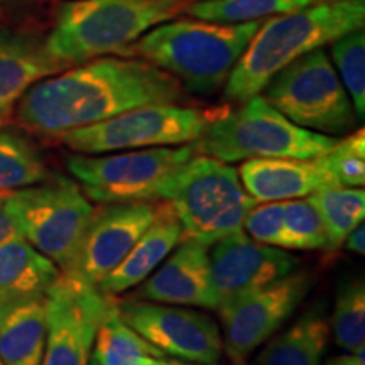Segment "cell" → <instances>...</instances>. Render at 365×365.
I'll list each match as a JSON object with an SVG mask.
<instances>
[{
	"label": "cell",
	"mask_w": 365,
	"mask_h": 365,
	"mask_svg": "<svg viewBox=\"0 0 365 365\" xmlns=\"http://www.w3.org/2000/svg\"><path fill=\"white\" fill-rule=\"evenodd\" d=\"M325 365H365V349L359 350L357 354L339 355L328 360Z\"/></svg>",
	"instance_id": "cell-34"
},
{
	"label": "cell",
	"mask_w": 365,
	"mask_h": 365,
	"mask_svg": "<svg viewBox=\"0 0 365 365\" xmlns=\"http://www.w3.org/2000/svg\"><path fill=\"white\" fill-rule=\"evenodd\" d=\"M314 159L339 186L362 188L365 185L364 129L355 130L345 139L335 140V144L330 149Z\"/></svg>",
	"instance_id": "cell-30"
},
{
	"label": "cell",
	"mask_w": 365,
	"mask_h": 365,
	"mask_svg": "<svg viewBox=\"0 0 365 365\" xmlns=\"http://www.w3.org/2000/svg\"><path fill=\"white\" fill-rule=\"evenodd\" d=\"M318 2H357V4H365V0H318Z\"/></svg>",
	"instance_id": "cell-36"
},
{
	"label": "cell",
	"mask_w": 365,
	"mask_h": 365,
	"mask_svg": "<svg viewBox=\"0 0 365 365\" xmlns=\"http://www.w3.org/2000/svg\"><path fill=\"white\" fill-rule=\"evenodd\" d=\"M145 357L166 355L127 325L113 301L98 325L91 359L98 365H140Z\"/></svg>",
	"instance_id": "cell-23"
},
{
	"label": "cell",
	"mask_w": 365,
	"mask_h": 365,
	"mask_svg": "<svg viewBox=\"0 0 365 365\" xmlns=\"http://www.w3.org/2000/svg\"><path fill=\"white\" fill-rule=\"evenodd\" d=\"M6 196L7 193H0V244L12 239V237L19 235L16 223H14L6 208Z\"/></svg>",
	"instance_id": "cell-32"
},
{
	"label": "cell",
	"mask_w": 365,
	"mask_h": 365,
	"mask_svg": "<svg viewBox=\"0 0 365 365\" xmlns=\"http://www.w3.org/2000/svg\"><path fill=\"white\" fill-rule=\"evenodd\" d=\"M158 213L153 202L112 203L95 210L68 274L90 286L113 271L143 237Z\"/></svg>",
	"instance_id": "cell-14"
},
{
	"label": "cell",
	"mask_w": 365,
	"mask_h": 365,
	"mask_svg": "<svg viewBox=\"0 0 365 365\" xmlns=\"http://www.w3.org/2000/svg\"><path fill=\"white\" fill-rule=\"evenodd\" d=\"M282 217H284V202L255 203L245 217L244 230L259 244L281 249Z\"/></svg>",
	"instance_id": "cell-31"
},
{
	"label": "cell",
	"mask_w": 365,
	"mask_h": 365,
	"mask_svg": "<svg viewBox=\"0 0 365 365\" xmlns=\"http://www.w3.org/2000/svg\"><path fill=\"white\" fill-rule=\"evenodd\" d=\"M185 97L175 76L144 59L97 58L34 83L16 105V118L33 134L61 137L132 108Z\"/></svg>",
	"instance_id": "cell-1"
},
{
	"label": "cell",
	"mask_w": 365,
	"mask_h": 365,
	"mask_svg": "<svg viewBox=\"0 0 365 365\" xmlns=\"http://www.w3.org/2000/svg\"><path fill=\"white\" fill-rule=\"evenodd\" d=\"M345 247L346 250H350V252L355 254V255H364L365 254V227H364V222L360 223L354 228L352 232H350L349 235H346L345 239Z\"/></svg>",
	"instance_id": "cell-33"
},
{
	"label": "cell",
	"mask_w": 365,
	"mask_h": 365,
	"mask_svg": "<svg viewBox=\"0 0 365 365\" xmlns=\"http://www.w3.org/2000/svg\"><path fill=\"white\" fill-rule=\"evenodd\" d=\"M185 239L176 213L170 203H158V213L143 237L125 255L124 261L98 282L97 289L105 296H117L132 289L148 279L163 261L170 255L180 242Z\"/></svg>",
	"instance_id": "cell-19"
},
{
	"label": "cell",
	"mask_w": 365,
	"mask_h": 365,
	"mask_svg": "<svg viewBox=\"0 0 365 365\" xmlns=\"http://www.w3.org/2000/svg\"><path fill=\"white\" fill-rule=\"evenodd\" d=\"M68 70L46 48V41L22 31H0V122L16 110L38 81Z\"/></svg>",
	"instance_id": "cell-18"
},
{
	"label": "cell",
	"mask_w": 365,
	"mask_h": 365,
	"mask_svg": "<svg viewBox=\"0 0 365 365\" xmlns=\"http://www.w3.org/2000/svg\"><path fill=\"white\" fill-rule=\"evenodd\" d=\"M281 249L322 250L327 249V232L322 217L308 198L284 202Z\"/></svg>",
	"instance_id": "cell-29"
},
{
	"label": "cell",
	"mask_w": 365,
	"mask_h": 365,
	"mask_svg": "<svg viewBox=\"0 0 365 365\" xmlns=\"http://www.w3.org/2000/svg\"><path fill=\"white\" fill-rule=\"evenodd\" d=\"M163 200L176 213L185 237L207 247L244 230L245 217L255 205L235 168L205 154L182 164L164 188Z\"/></svg>",
	"instance_id": "cell-5"
},
{
	"label": "cell",
	"mask_w": 365,
	"mask_h": 365,
	"mask_svg": "<svg viewBox=\"0 0 365 365\" xmlns=\"http://www.w3.org/2000/svg\"><path fill=\"white\" fill-rule=\"evenodd\" d=\"M185 6L182 0H73L59 9L46 48L68 68L120 54Z\"/></svg>",
	"instance_id": "cell-4"
},
{
	"label": "cell",
	"mask_w": 365,
	"mask_h": 365,
	"mask_svg": "<svg viewBox=\"0 0 365 365\" xmlns=\"http://www.w3.org/2000/svg\"><path fill=\"white\" fill-rule=\"evenodd\" d=\"M330 335L325 312L322 307H313L287 330L266 341L255 365H322Z\"/></svg>",
	"instance_id": "cell-22"
},
{
	"label": "cell",
	"mask_w": 365,
	"mask_h": 365,
	"mask_svg": "<svg viewBox=\"0 0 365 365\" xmlns=\"http://www.w3.org/2000/svg\"><path fill=\"white\" fill-rule=\"evenodd\" d=\"M51 176L33 144L0 130V193L39 185Z\"/></svg>",
	"instance_id": "cell-26"
},
{
	"label": "cell",
	"mask_w": 365,
	"mask_h": 365,
	"mask_svg": "<svg viewBox=\"0 0 365 365\" xmlns=\"http://www.w3.org/2000/svg\"><path fill=\"white\" fill-rule=\"evenodd\" d=\"M235 112L218 117L193 148L196 154L222 163H239L254 158L313 159L335 144V137L293 124L264 97L242 102Z\"/></svg>",
	"instance_id": "cell-6"
},
{
	"label": "cell",
	"mask_w": 365,
	"mask_h": 365,
	"mask_svg": "<svg viewBox=\"0 0 365 365\" xmlns=\"http://www.w3.org/2000/svg\"><path fill=\"white\" fill-rule=\"evenodd\" d=\"M365 4L319 2L262 22L225 83V98L245 102L294 59L364 29Z\"/></svg>",
	"instance_id": "cell-2"
},
{
	"label": "cell",
	"mask_w": 365,
	"mask_h": 365,
	"mask_svg": "<svg viewBox=\"0 0 365 365\" xmlns=\"http://www.w3.org/2000/svg\"><path fill=\"white\" fill-rule=\"evenodd\" d=\"M212 247L210 272L218 304L271 284L299 267L296 255L259 244L244 230L218 240Z\"/></svg>",
	"instance_id": "cell-15"
},
{
	"label": "cell",
	"mask_w": 365,
	"mask_h": 365,
	"mask_svg": "<svg viewBox=\"0 0 365 365\" xmlns=\"http://www.w3.org/2000/svg\"><path fill=\"white\" fill-rule=\"evenodd\" d=\"M140 365H171L170 362H166V360L163 359H156V357H145Z\"/></svg>",
	"instance_id": "cell-35"
},
{
	"label": "cell",
	"mask_w": 365,
	"mask_h": 365,
	"mask_svg": "<svg viewBox=\"0 0 365 365\" xmlns=\"http://www.w3.org/2000/svg\"><path fill=\"white\" fill-rule=\"evenodd\" d=\"M59 274L56 264L21 235L0 244V303L43 296Z\"/></svg>",
	"instance_id": "cell-21"
},
{
	"label": "cell",
	"mask_w": 365,
	"mask_h": 365,
	"mask_svg": "<svg viewBox=\"0 0 365 365\" xmlns=\"http://www.w3.org/2000/svg\"><path fill=\"white\" fill-rule=\"evenodd\" d=\"M46 335V294L0 303V359L4 365H41Z\"/></svg>",
	"instance_id": "cell-20"
},
{
	"label": "cell",
	"mask_w": 365,
	"mask_h": 365,
	"mask_svg": "<svg viewBox=\"0 0 365 365\" xmlns=\"http://www.w3.org/2000/svg\"><path fill=\"white\" fill-rule=\"evenodd\" d=\"M239 178L255 203L304 198L318 190L339 186L314 158L247 159L240 166Z\"/></svg>",
	"instance_id": "cell-17"
},
{
	"label": "cell",
	"mask_w": 365,
	"mask_h": 365,
	"mask_svg": "<svg viewBox=\"0 0 365 365\" xmlns=\"http://www.w3.org/2000/svg\"><path fill=\"white\" fill-rule=\"evenodd\" d=\"M262 21L163 22L125 48L120 56H139L180 81L182 88L212 95L227 83L237 61Z\"/></svg>",
	"instance_id": "cell-3"
},
{
	"label": "cell",
	"mask_w": 365,
	"mask_h": 365,
	"mask_svg": "<svg viewBox=\"0 0 365 365\" xmlns=\"http://www.w3.org/2000/svg\"><path fill=\"white\" fill-rule=\"evenodd\" d=\"M309 289V274L294 271L271 284L222 301L217 312L223 327V349L235 362H242L286 325Z\"/></svg>",
	"instance_id": "cell-11"
},
{
	"label": "cell",
	"mask_w": 365,
	"mask_h": 365,
	"mask_svg": "<svg viewBox=\"0 0 365 365\" xmlns=\"http://www.w3.org/2000/svg\"><path fill=\"white\" fill-rule=\"evenodd\" d=\"M6 208L22 239L59 271H70L95 213L78 182L51 175L39 185L7 193Z\"/></svg>",
	"instance_id": "cell-7"
},
{
	"label": "cell",
	"mask_w": 365,
	"mask_h": 365,
	"mask_svg": "<svg viewBox=\"0 0 365 365\" xmlns=\"http://www.w3.org/2000/svg\"><path fill=\"white\" fill-rule=\"evenodd\" d=\"M12 2H16V0H0V7H6V6H9V4H12Z\"/></svg>",
	"instance_id": "cell-38"
},
{
	"label": "cell",
	"mask_w": 365,
	"mask_h": 365,
	"mask_svg": "<svg viewBox=\"0 0 365 365\" xmlns=\"http://www.w3.org/2000/svg\"><path fill=\"white\" fill-rule=\"evenodd\" d=\"M264 90V98L303 129L333 137L357 127L352 100L323 48L282 68Z\"/></svg>",
	"instance_id": "cell-8"
},
{
	"label": "cell",
	"mask_w": 365,
	"mask_h": 365,
	"mask_svg": "<svg viewBox=\"0 0 365 365\" xmlns=\"http://www.w3.org/2000/svg\"><path fill=\"white\" fill-rule=\"evenodd\" d=\"M195 154L193 144L134 149L108 156L73 154L66 166L95 203L156 202L163 200L164 188L176 171Z\"/></svg>",
	"instance_id": "cell-10"
},
{
	"label": "cell",
	"mask_w": 365,
	"mask_h": 365,
	"mask_svg": "<svg viewBox=\"0 0 365 365\" xmlns=\"http://www.w3.org/2000/svg\"><path fill=\"white\" fill-rule=\"evenodd\" d=\"M48 335L41 365H88L95 335L113 296L61 272L46 293Z\"/></svg>",
	"instance_id": "cell-12"
},
{
	"label": "cell",
	"mask_w": 365,
	"mask_h": 365,
	"mask_svg": "<svg viewBox=\"0 0 365 365\" xmlns=\"http://www.w3.org/2000/svg\"><path fill=\"white\" fill-rule=\"evenodd\" d=\"M143 282L135 291V299L203 309L218 307L208 247L191 237H185L171 257Z\"/></svg>",
	"instance_id": "cell-16"
},
{
	"label": "cell",
	"mask_w": 365,
	"mask_h": 365,
	"mask_svg": "<svg viewBox=\"0 0 365 365\" xmlns=\"http://www.w3.org/2000/svg\"><path fill=\"white\" fill-rule=\"evenodd\" d=\"M317 0H195L185 6V12L196 19L210 22H240L262 21L274 14L294 12L313 6Z\"/></svg>",
	"instance_id": "cell-25"
},
{
	"label": "cell",
	"mask_w": 365,
	"mask_h": 365,
	"mask_svg": "<svg viewBox=\"0 0 365 365\" xmlns=\"http://www.w3.org/2000/svg\"><path fill=\"white\" fill-rule=\"evenodd\" d=\"M171 365H202V364H186V362H180V360H173V362H170Z\"/></svg>",
	"instance_id": "cell-37"
},
{
	"label": "cell",
	"mask_w": 365,
	"mask_h": 365,
	"mask_svg": "<svg viewBox=\"0 0 365 365\" xmlns=\"http://www.w3.org/2000/svg\"><path fill=\"white\" fill-rule=\"evenodd\" d=\"M117 308L127 325L164 355L202 365H217L222 357L220 327L207 313L143 299H124Z\"/></svg>",
	"instance_id": "cell-13"
},
{
	"label": "cell",
	"mask_w": 365,
	"mask_h": 365,
	"mask_svg": "<svg viewBox=\"0 0 365 365\" xmlns=\"http://www.w3.org/2000/svg\"><path fill=\"white\" fill-rule=\"evenodd\" d=\"M309 203L317 208L327 232L328 252L339 250L346 235L364 222L365 191L362 188L335 186L308 195Z\"/></svg>",
	"instance_id": "cell-24"
},
{
	"label": "cell",
	"mask_w": 365,
	"mask_h": 365,
	"mask_svg": "<svg viewBox=\"0 0 365 365\" xmlns=\"http://www.w3.org/2000/svg\"><path fill=\"white\" fill-rule=\"evenodd\" d=\"M225 110L158 103L137 107L98 124L80 127L59 139L78 154L118 153L149 148H175L198 140Z\"/></svg>",
	"instance_id": "cell-9"
},
{
	"label": "cell",
	"mask_w": 365,
	"mask_h": 365,
	"mask_svg": "<svg viewBox=\"0 0 365 365\" xmlns=\"http://www.w3.org/2000/svg\"><path fill=\"white\" fill-rule=\"evenodd\" d=\"M331 58L341 85L352 100L355 113H365V34L364 29L341 36L331 43Z\"/></svg>",
	"instance_id": "cell-28"
},
{
	"label": "cell",
	"mask_w": 365,
	"mask_h": 365,
	"mask_svg": "<svg viewBox=\"0 0 365 365\" xmlns=\"http://www.w3.org/2000/svg\"><path fill=\"white\" fill-rule=\"evenodd\" d=\"M182 2H186V4H190V2H195V0H182Z\"/></svg>",
	"instance_id": "cell-40"
},
{
	"label": "cell",
	"mask_w": 365,
	"mask_h": 365,
	"mask_svg": "<svg viewBox=\"0 0 365 365\" xmlns=\"http://www.w3.org/2000/svg\"><path fill=\"white\" fill-rule=\"evenodd\" d=\"M88 365H98L97 362H95V360L93 359H90V364Z\"/></svg>",
	"instance_id": "cell-39"
},
{
	"label": "cell",
	"mask_w": 365,
	"mask_h": 365,
	"mask_svg": "<svg viewBox=\"0 0 365 365\" xmlns=\"http://www.w3.org/2000/svg\"><path fill=\"white\" fill-rule=\"evenodd\" d=\"M328 322L333 339L341 350L357 354L365 349V286L362 277L341 282Z\"/></svg>",
	"instance_id": "cell-27"
},
{
	"label": "cell",
	"mask_w": 365,
	"mask_h": 365,
	"mask_svg": "<svg viewBox=\"0 0 365 365\" xmlns=\"http://www.w3.org/2000/svg\"><path fill=\"white\" fill-rule=\"evenodd\" d=\"M0 365H4V362H2V359H0Z\"/></svg>",
	"instance_id": "cell-41"
}]
</instances>
